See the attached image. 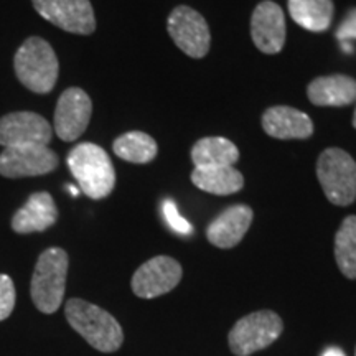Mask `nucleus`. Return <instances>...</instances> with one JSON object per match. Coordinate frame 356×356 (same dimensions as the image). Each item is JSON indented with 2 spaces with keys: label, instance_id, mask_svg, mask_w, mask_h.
Wrapping results in <instances>:
<instances>
[{
  "label": "nucleus",
  "instance_id": "1a4fd4ad",
  "mask_svg": "<svg viewBox=\"0 0 356 356\" xmlns=\"http://www.w3.org/2000/svg\"><path fill=\"white\" fill-rule=\"evenodd\" d=\"M35 10L50 24L70 33L89 35L96 30V19L89 0H32Z\"/></svg>",
  "mask_w": 356,
  "mask_h": 356
},
{
  "label": "nucleus",
  "instance_id": "20e7f679",
  "mask_svg": "<svg viewBox=\"0 0 356 356\" xmlns=\"http://www.w3.org/2000/svg\"><path fill=\"white\" fill-rule=\"evenodd\" d=\"M68 254L61 248H50L38 257L32 277V299L43 314H55L65 297Z\"/></svg>",
  "mask_w": 356,
  "mask_h": 356
},
{
  "label": "nucleus",
  "instance_id": "39448f33",
  "mask_svg": "<svg viewBox=\"0 0 356 356\" xmlns=\"http://www.w3.org/2000/svg\"><path fill=\"white\" fill-rule=\"evenodd\" d=\"M320 185L337 207H348L356 198V162L341 149H327L317 162Z\"/></svg>",
  "mask_w": 356,
  "mask_h": 356
},
{
  "label": "nucleus",
  "instance_id": "5701e85b",
  "mask_svg": "<svg viewBox=\"0 0 356 356\" xmlns=\"http://www.w3.org/2000/svg\"><path fill=\"white\" fill-rule=\"evenodd\" d=\"M15 307V286L7 274H0V322L8 318Z\"/></svg>",
  "mask_w": 356,
  "mask_h": 356
},
{
  "label": "nucleus",
  "instance_id": "393cba45",
  "mask_svg": "<svg viewBox=\"0 0 356 356\" xmlns=\"http://www.w3.org/2000/svg\"><path fill=\"white\" fill-rule=\"evenodd\" d=\"M337 38L341 44V50L345 53H353L351 40H356V8H351L341 25L338 26Z\"/></svg>",
  "mask_w": 356,
  "mask_h": 356
},
{
  "label": "nucleus",
  "instance_id": "9d476101",
  "mask_svg": "<svg viewBox=\"0 0 356 356\" xmlns=\"http://www.w3.org/2000/svg\"><path fill=\"white\" fill-rule=\"evenodd\" d=\"M181 266L168 256H157L144 262L132 277V291L142 299L163 296L178 286Z\"/></svg>",
  "mask_w": 356,
  "mask_h": 356
},
{
  "label": "nucleus",
  "instance_id": "b1692460",
  "mask_svg": "<svg viewBox=\"0 0 356 356\" xmlns=\"http://www.w3.org/2000/svg\"><path fill=\"white\" fill-rule=\"evenodd\" d=\"M162 211H163V216H165V221L168 222V226H170L173 231H177L178 234H190L191 231H193L190 222L180 215L175 202H172V200H165V202L162 203Z\"/></svg>",
  "mask_w": 356,
  "mask_h": 356
},
{
  "label": "nucleus",
  "instance_id": "4468645a",
  "mask_svg": "<svg viewBox=\"0 0 356 356\" xmlns=\"http://www.w3.org/2000/svg\"><path fill=\"white\" fill-rule=\"evenodd\" d=\"M252 221V210L246 204H234L210 222L207 229L208 241L216 248L229 249L241 243Z\"/></svg>",
  "mask_w": 356,
  "mask_h": 356
},
{
  "label": "nucleus",
  "instance_id": "ddd939ff",
  "mask_svg": "<svg viewBox=\"0 0 356 356\" xmlns=\"http://www.w3.org/2000/svg\"><path fill=\"white\" fill-rule=\"evenodd\" d=\"M251 37L262 53L274 55L286 43V17L275 2L266 0L254 8L251 19Z\"/></svg>",
  "mask_w": 356,
  "mask_h": 356
},
{
  "label": "nucleus",
  "instance_id": "4be33fe9",
  "mask_svg": "<svg viewBox=\"0 0 356 356\" xmlns=\"http://www.w3.org/2000/svg\"><path fill=\"white\" fill-rule=\"evenodd\" d=\"M335 259L345 277L356 279V216L345 218L338 229Z\"/></svg>",
  "mask_w": 356,
  "mask_h": 356
},
{
  "label": "nucleus",
  "instance_id": "dca6fc26",
  "mask_svg": "<svg viewBox=\"0 0 356 356\" xmlns=\"http://www.w3.org/2000/svg\"><path fill=\"white\" fill-rule=\"evenodd\" d=\"M262 127L266 134L275 139H307L314 132L312 119L299 109L289 106H274L262 115Z\"/></svg>",
  "mask_w": 356,
  "mask_h": 356
},
{
  "label": "nucleus",
  "instance_id": "7ed1b4c3",
  "mask_svg": "<svg viewBox=\"0 0 356 356\" xmlns=\"http://www.w3.org/2000/svg\"><path fill=\"white\" fill-rule=\"evenodd\" d=\"M17 78L30 91L47 95L58 79V58L51 44L40 37L26 38L13 58Z\"/></svg>",
  "mask_w": 356,
  "mask_h": 356
},
{
  "label": "nucleus",
  "instance_id": "f3484780",
  "mask_svg": "<svg viewBox=\"0 0 356 356\" xmlns=\"http://www.w3.org/2000/svg\"><path fill=\"white\" fill-rule=\"evenodd\" d=\"M307 95L315 106H348L356 101V79L345 74H333L314 79Z\"/></svg>",
  "mask_w": 356,
  "mask_h": 356
},
{
  "label": "nucleus",
  "instance_id": "aec40b11",
  "mask_svg": "<svg viewBox=\"0 0 356 356\" xmlns=\"http://www.w3.org/2000/svg\"><path fill=\"white\" fill-rule=\"evenodd\" d=\"M289 13L302 29L309 32H325L333 19L332 0H289Z\"/></svg>",
  "mask_w": 356,
  "mask_h": 356
},
{
  "label": "nucleus",
  "instance_id": "f257e3e1",
  "mask_svg": "<svg viewBox=\"0 0 356 356\" xmlns=\"http://www.w3.org/2000/svg\"><path fill=\"white\" fill-rule=\"evenodd\" d=\"M65 315L71 327L92 348L104 353H113L121 348L124 341L122 328L109 312L83 299H70L66 302Z\"/></svg>",
  "mask_w": 356,
  "mask_h": 356
},
{
  "label": "nucleus",
  "instance_id": "f03ea898",
  "mask_svg": "<svg viewBox=\"0 0 356 356\" xmlns=\"http://www.w3.org/2000/svg\"><path fill=\"white\" fill-rule=\"evenodd\" d=\"M66 162L86 197L101 200L109 197L114 190L115 172L102 147L84 142L71 149Z\"/></svg>",
  "mask_w": 356,
  "mask_h": 356
},
{
  "label": "nucleus",
  "instance_id": "bb28decb",
  "mask_svg": "<svg viewBox=\"0 0 356 356\" xmlns=\"http://www.w3.org/2000/svg\"><path fill=\"white\" fill-rule=\"evenodd\" d=\"M70 188V191H71V195H73V197H76L78 195V188H74V186H68Z\"/></svg>",
  "mask_w": 356,
  "mask_h": 356
},
{
  "label": "nucleus",
  "instance_id": "9b49d317",
  "mask_svg": "<svg viewBox=\"0 0 356 356\" xmlns=\"http://www.w3.org/2000/svg\"><path fill=\"white\" fill-rule=\"evenodd\" d=\"M92 102L83 89L68 88L60 96L55 111V132L61 140H76L86 131Z\"/></svg>",
  "mask_w": 356,
  "mask_h": 356
},
{
  "label": "nucleus",
  "instance_id": "6ab92c4d",
  "mask_svg": "<svg viewBox=\"0 0 356 356\" xmlns=\"http://www.w3.org/2000/svg\"><path fill=\"white\" fill-rule=\"evenodd\" d=\"M191 181L197 188L213 195H233L244 186L241 172L234 167H211L195 168Z\"/></svg>",
  "mask_w": 356,
  "mask_h": 356
},
{
  "label": "nucleus",
  "instance_id": "a878e982",
  "mask_svg": "<svg viewBox=\"0 0 356 356\" xmlns=\"http://www.w3.org/2000/svg\"><path fill=\"white\" fill-rule=\"evenodd\" d=\"M322 356H346L340 348H328L323 351Z\"/></svg>",
  "mask_w": 356,
  "mask_h": 356
},
{
  "label": "nucleus",
  "instance_id": "423d86ee",
  "mask_svg": "<svg viewBox=\"0 0 356 356\" xmlns=\"http://www.w3.org/2000/svg\"><path fill=\"white\" fill-rule=\"evenodd\" d=\"M282 320L273 310H261L238 320L229 332V348L238 356H249L273 345L282 333Z\"/></svg>",
  "mask_w": 356,
  "mask_h": 356
},
{
  "label": "nucleus",
  "instance_id": "2eb2a0df",
  "mask_svg": "<svg viewBox=\"0 0 356 356\" xmlns=\"http://www.w3.org/2000/svg\"><path fill=\"white\" fill-rule=\"evenodd\" d=\"M58 210L47 191L33 193L12 218V229L19 234L42 233L56 222Z\"/></svg>",
  "mask_w": 356,
  "mask_h": 356
},
{
  "label": "nucleus",
  "instance_id": "412c9836",
  "mask_svg": "<svg viewBox=\"0 0 356 356\" xmlns=\"http://www.w3.org/2000/svg\"><path fill=\"white\" fill-rule=\"evenodd\" d=\"M114 154L131 163H149L157 155V142L149 134L132 131L114 140Z\"/></svg>",
  "mask_w": 356,
  "mask_h": 356
},
{
  "label": "nucleus",
  "instance_id": "f8f14e48",
  "mask_svg": "<svg viewBox=\"0 0 356 356\" xmlns=\"http://www.w3.org/2000/svg\"><path fill=\"white\" fill-rule=\"evenodd\" d=\"M53 137V127L37 113H12L0 118V145H48Z\"/></svg>",
  "mask_w": 356,
  "mask_h": 356
},
{
  "label": "nucleus",
  "instance_id": "6e6552de",
  "mask_svg": "<svg viewBox=\"0 0 356 356\" xmlns=\"http://www.w3.org/2000/svg\"><path fill=\"white\" fill-rule=\"evenodd\" d=\"M168 33L178 48L191 58H203L210 50V29L193 8L180 6L168 17Z\"/></svg>",
  "mask_w": 356,
  "mask_h": 356
},
{
  "label": "nucleus",
  "instance_id": "a211bd4d",
  "mask_svg": "<svg viewBox=\"0 0 356 356\" xmlns=\"http://www.w3.org/2000/svg\"><path fill=\"white\" fill-rule=\"evenodd\" d=\"M239 159V150L225 137H204L191 149L195 168L233 167Z\"/></svg>",
  "mask_w": 356,
  "mask_h": 356
},
{
  "label": "nucleus",
  "instance_id": "cd10ccee",
  "mask_svg": "<svg viewBox=\"0 0 356 356\" xmlns=\"http://www.w3.org/2000/svg\"><path fill=\"white\" fill-rule=\"evenodd\" d=\"M353 126L356 129V111H355V115H353Z\"/></svg>",
  "mask_w": 356,
  "mask_h": 356
},
{
  "label": "nucleus",
  "instance_id": "0eeeda50",
  "mask_svg": "<svg viewBox=\"0 0 356 356\" xmlns=\"http://www.w3.org/2000/svg\"><path fill=\"white\" fill-rule=\"evenodd\" d=\"M56 167L58 155L48 145H13L0 154V175L7 178L47 175Z\"/></svg>",
  "mask_w": 356,
  "mask_h": 356
}]
</instances>
